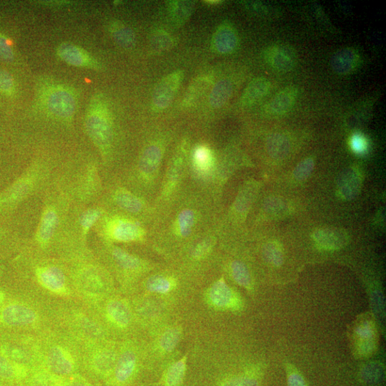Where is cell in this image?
Segmentation results:
<instances>
[{
    "mask_svg": "<svg viewBox=\"0 0 386 386\" xmlns=\"http://www.w3.org/2000/svg\"><path fill=\"white\" fill-rule=\"evenodd\" d=\"M85 128L88 136L103 157L109 155L112 149V121L110 112L101 96H95L90 102Z\"/></svg>",
    "mask_w": 386,
    "mask_h": 386,
    "instance_id": "1",
    "label": "cell"
},
{
    "mask_svg": "<svg viewBox=\"0 0 386 386\" xmlns=\"http://www.w3.org/2000/svg\"><path fill=\"white\" fill-rule=\"evenodd\" d=\"M44 109L51 117L62 123H70L77 105V96L70 86L55 83L45 84L39 92Z\"/></svg>",
    "mask_w": 386,
    "mask_h": 386,
    "instance_id": "2",
    "label": "cell"
},
{
    "mask_svg": "<svg viewBox=\"0 0 386 386\" xmlns=\"http://www.w3.org/2000/svg\"><path fill=\"white\" fill-rule=\"evenodd\" d=\"M45 175V170L40 164L31 166L3 195L0 196V206L14 207L26 200L38 190Z\"/></svg>",
    "mask_w": 386,
    "mask_h": 386,
    "instance_id": "3",
    "label": "cell"
},
{
    "mask_svg": "<svg viewBox=\"0 0 386 386\" xmlns=\"http://www.w3.org/2000/svg\"><path fill=\"white\" fill-rule=\"evenodd\" d=\"M143 233V229L137 222L127 218L108 219L103 227L104 235L115 242H136L142 238Z\"/></svg>",
    "mask_w": 386,
    "mask_h": 386,
    "instance_id": "4",
    "label": "cell"
},
{
    "mask_svg": "<svg viewBox=\"0 0 386 386\" xmlns=\"http://www.w3.org/2000/svg\"><path fill=\"white\" fill-rule=\"evenodd\" d=\"M181 70L175 71L160 80L153 95V106L157 111L168 108L172 103L183 79Z\"/></svg>",
    "mask_w": 386,
    "mask_h": 386,
    "instance_id": "5",
    "label": "cell"
},
{
    "mask_svg": "<svg viewBox=\"0 0 386 386\" xmlns=\"http://www.w3.org/2000/svg\"><path fill=\"white\" fill-rule=\"evenodd\" d=\"M60 223V214L57 207L52 203L45 204L35 236L38 246L42 248L50 246L57 232Z\"/></svg>",
    "mask_w": 386,
    "mask_h": 386,
    "instance_id": "6",
    "label": "cell"
},
{
    "mask_svg": "<svg viewBox=\"0 0 386 386\" xmlns=\"http://www.w3.org/2000/svg\"><path fill=\"white\" fill-rule=\"evenodd\" d=\"M35 273L38 283L48 292L57 296L70 295L66 276L59 267L53 265L38 266Z\"/></svg>",
    "mask_w": 386,
    "mask_h": 386,
    "instance_id": "7",
    "label": "cell"
},
{
    "mask_svg": "<svg viewBox=\"0 0 386 386\" xmlns=\"http://www.w3.org/2000/svg\"><path fill=\"white\" fill-rule=\"evenodd\" d=\"M57 55L70 66L91 70H100L101 64L83 48L71 42H63L57 49Z\"/></svg>",
    "mask_w": 386,
    "mask_h": 386,
    "instance_id": "8",
    "label": "cell"
},
{
    "mask_svg": "<svg viewBox=\"0 0 386 386\" xmlns=\"http://www.w3.org/2000/svg\"><path fill=\"white\" fill-rule=\"evenodd\" d=\"M264 58L270 67L279 72L291 71L297 62L296 51L292 47L283 44L268 47Z\"/></svg>",
    "mask_w": 386,
    "mask_h": 386,
    "instance_id": "9",
    "label": "cell"
},
{
    "mask_svg": "<svg viewBox=\"0 0 386 386\" xmlns=\"http://www.w3.org/2000/svg\"><path fill=\"white\" fill-rule=\"evenodd\" d=\"M206 296L208 303L216 309L233 310L240 307L237 296L222 279L214 283L208 289Z\"/></svg>",
    "mask_w": 386,
    "mask_h": 386,
    "instance_id": "10",
    "label": "cell"
},
{
    "mask_svg": "<svg viewBox=\"0 0 386 386\" xmlns=\"http://www.w3.org/2000/svg\"><path fill=\"white\" fill-rule=\"evenodd\" d=\"M37 320V312L34 309L23 304L8 305L0 313V321L10 326H31L35 324Z\"/></svg>",
    "mask_w": 386,
    "mask_h": 386,
    "instance_id": "11",
    "label": "cell"
},
{
    "mask_svg": "<svg viewBox=\"0 0 386 386\" xmlns=\"http://www.w3.org/2000/svg\"><path fill=\"white\" fill-rule=\"evenodd\" d=\"M313 240L318 246L329 250H339L349 242L346 231L337 228H323L313 233Z\"/></svg>",
    "mask_w": 386,
    "mask_h": 386,
    "instance_id": "12",
    "label": "cell"
},
{
    "mask_svg": "<svg viewBox=\"0 0 386 386\" xmlns=\"http://www.w3.org/2000/svg\"><path fill=\"white\" fill-rule=\"evenodd\" d=\"M360 62V54L355 48L344 47L333 55L331 66L336 74L346 75L355 71L359 66Z\"/></svg>",
    "mask_w": 386,
    "mask_h": 386,
    "instance_id": "13",
    "label": "cell"
},
{
    "mask_svg": "<svg viewBox=\"0 0 386 386\" xmlns=\"http://www.w3.org/2000/svg\"><path fill=\"white\" fill-rule=\"evenodd\" d=\"M76 281L83 291L89 296H96L103 292L105 283L98 269L86 266L77 271Z\"/></svg>",
    "mask_w": 386,
    "mask_h": 386,
    "instance_id": "14",
    "label": "cell"
},
{
    "mask_svg": "<svg viewBox=\"0 0 386 386\" xmlns=\"http://www.w3.org/2000/svg\"><path fill=\"white\" fill-rule=\"evenodd\" d=\"M362 178L360 171L356 168H350L341 175L337 183V193L344 200L356 198L361 190Z\"/></svg>",
    "mask_w": 386,
    "mask_h": 386,
    "instance_id": "15",
    "label": "cell"
},
{
    "mask_svg": "<svg viewBox=\"0 0 386 386\" xmlns=\"http://www.w3.org/2000/svg\"><path fill=\"white\" fill-rule=\"evenodd\" d=\"M212 42L217 53L227 55L237 49L239 40L235 28L229 23H224L216 30Z\"/></svg>",
    "mask_w": 386,
    "mask_h": 386,
    "instance_id": "16",
    "label": "cell"
},
{
    "mask_svg": "<svg viewBox=\"0 0 386 386\" xmlns=\"http://www.w3.org/2000/svg\"><path fill=\"white\" fill-rule=\"evenodd\" d=\"M48 363L53 372L59 375L70 374L75 369V361L68 350L60 346L53 347L48 352Z\"/></svg>",
    "mask_w": 386,
    "mask_h": 386,
    "instance_id": "17",
    "label": "cell"
},
{
    "mask_svg": "<svg viewBox=\"0 0 386 386\" xmlns=\"http://www.w3.org/2000/svg\"><path fill=\"white\" fill-rule=\"evenodd\" d=\"M105 313L110 323L119 329H125L131 323V309L124 300H110L106 305Z\"/></svg>",
    "mask_w": 386,
    "mask_h": 386,
    "instance_id": "18",
    "label": "cell"
},
{
    "mask_svg": "<svg viewBox=\"0 0 386 386\" xmlns=\"http://www.w3.org/2000/svg\"><path fill=\"white\" fill-rule=\"evenodd\" d=\"M298 96V90L294 87L286 88L275 96L267 105L268 114L282 116L294 106Z\"/></svg>",
    "mask_w": 386,
    "mask_h": 386,
    "instance_id": "19",
    "label": "cell"
},
{
    "mask_svg": "<svg viewBox=\"0 0 386 386\" xmlns=\"http://www.w3.org/2000/svg\"><path fill=\"white\" fill-rule=\"evenodd\" d=\"M138 363L136 353L131 350L123 351L118 358L114 369L117 383L124 384L133 376Z\"/></svg>",
    "mask_w": 386,
    "mask_h": 386,
    "instance_id": "20",
    "label": "cell"
},
{
    "mask_svg": "<svg viewBox=\"0 0 386 386\" xmlns=\"http://www.w3.org/2000/svg\"><path fill=\"white\" fill-rule=\"evenodd\" d=\"M270 88L271 83L268 79L265 77L253 79L241 96L240 104L247 107L257 103L267 95Z\"/></svg>",
    "mask_w": 386,
    "mask_h": 386,
    "instance_id": "21",
    "label": "cell"
},
{
    "mask_svg": "<svg viewBox=\"0 0 386 386\" xmlns=\"http://www.w3.org/2000/svg\"><path fill=\"white\" fill-rule=\"evenodd\" d=\"M357 350L361 356L366 357L371 353L376 346V332L373 324L370 322H363L355 330Z\"/></svg>",
    "mask_w": 386,
    "mask_h": 386,
    "instance_id": "22",
    "label": "cell"
},
{
    "mask_svg": "<svg viewBox=\"0 0 386 386\" xmlns=\"http://www.w3.org/2000/svg\"><path fill=\"white\" fill-rule=\"evenodd\" d=\"M99 178L94 166H89L77 184V196L82 201H90L99 189Z\"/></svg>",
    "mask_w": 386,
    "mask_h": 386,
    "instance_id": "23",
    "label": "cell"
},
{
    "mask_svg": "<svg viewBox=\"0 0 386 386\" xmlns=\"http://www.w3.org/2000/svg\"><path fill=\"white\" fill-rule=\"evenodd\" d=\"M266 148L272 158L280 160L285 158L291 152L292 142L287 135L276 133L268 136Z\"/></svg>",
    "mask_w": 386,
    "mask_h": 386,
    "instance_id": "24",
    "label": "cell"
},
{
    "mask_svg": "<svg viewBox=\"0 0 386 386\" xmlns=\"http://www.w3.org/2000/svg\"><path fill=\"white\" fill-rule=\"evenodd\" d=\"M116 352L111 348H101L92 357V365L96 372L107 374L114 371L117 363Z\"/></svg>",
    "mask_w": 386,
    "mask_h": 386,
    "instance_id": "25",
    "label": "cell"
},
{
    "mask_svg": "<svg viewBox=\"0 0 386 386\" xmlns=\"http://www.w3.org/2000/svg\"><path fill=\"white\" fill-rule=\"evenodd\" d=\"M162 159V151L157 146L152 144L142 153L139 161V170L143 175H151L153 174Z\"/></svg>",
    "mask_w": 386,
    "mask_h": 386,
    "instance_id": "26",
    "label": "cell"
},
{
    "mask_svg": "<svg viewBox=\"0 0 386 386\" xmlns=\"http://www.w3.org/2000/svg\"><path fill=\"white\" fill-rule=\"evenodd\" d=\"M233 92V85L231 80L221 79L213 87L209 96V103L214 109L220 108L230 100Z\"/></svg>",
    "mask_w": 386,
    "mask_h": 386,
    "instance_id": "27",
    "label": "cell"
},
{
    "mask_svg": "<svg viewBox=\"0 0 386 386\" xmlns=\"http://www.w3.org/2000/svg\"><path fill=\"white\" fill-rule=\"evenodd\" d=\"M114 201L123 211L136 214L141 212L143 204L133 192L125 188H119L114 192Z\"/></svg>",
    "mask_w": 386,
    "mask_h": 386,
    "instance_id": "28",
    "label": "cell"
},
{
    "mask_svg": "<svg viewBox=\"0 0 386 386\" xmlns=\"http://www.w3.org/2000/svg\"><path fill=\"white\" fill-rule=\"evenodd\" d=\"M384 366L378 362L365 365L359 373L361 382L366 386H381L385 381Z\"/></svg>",
    "mask_w": 386,
    "mask_h": 386,
    "instance_id": "29",
    "label": "cell"
},
{
    "mask_svg": "<svg viewBox=\"0 0 386 386\" xmlns=\"http://www.w3.org/2000/svg\"><path fill=\"white\" fill-rule=\"evenodd\" d=\"M103 215L101 207H92L86 209L78 219V227L82 237L86 239L90 231Z\"/></svg>",
    "mask_w": 386,
    "mask_h": 386,
    "instance_id": "30",
    "label": "cell"
},
{
    "mask_svg": "<svg viewBox=\"0 0 386 386\" xmlns=\"http://www.w3.org/2000/svg\"><path fill=\"white\" fill-rule=\"evenodd\" d=\"M194 3L190 1H171L168 4L170 18L175 24L182 25L190 17Z\"/></svg>",
    "mask_w": 386,
    "mask_h": 386,
    "instance_id": "31",
    "label": "cell"
},
{
    "mask_svg": "<svg viewBox=\"0 0 386 386\" xmlns=\"http://www.w3.org/2000/svg\"><path fill=\"white\" fill-rule=\"evenodd\" d=\"M111 254L117 264L125 270L136 271L142 266V262L138 257L120 248H112Z\"/></svg>",
    "mask_w": 386,
    "mask_h": 386,
    "instance_id": "32",
    "label": "cell"
},
{
    "mask_svg": "<svg viewBox=\"0 0 386 386\" xmlns=\"http://www.w3.org/2000/svg\"><path fill=\"white\" fill-rule=\"evenodd\" d=\"M186 362V357H183L168 368L165 375V386H181L185 376Z\"/></svg>",
    "mask_w": 386,
    "mask_h": 386,
    "instance_id": "33",
    "label": "cell"
},
{
    "mask_svg": "<svg viewBox=\"0 0 386 386\" xmlns=\"http://www.w3.org/2000/svg\"><path fill=\"white\" fill-rule=\"evenodd\" d=\"M110 32L114 40L121 47L130 48L134 45L136 36L130 28L116 23L110 26Z\"/></svg>",
    "mask_w": 386,
    "mask_h": 386,
    "instance_id": "34",
    "label": "cell"
},
{
    "mask_svg": "<svg viewBox=\"0 0 386 386\" xmlns=\"http://www.w3.org/2000/svg\"><path fill=\"white\" fill-rule=\"evenodd\" d=\"M181 335V329L178 327L167 329L159 337V348L166 353L172 352L180 343Z\"/></svg>",
    "mask_w": 386,
    "mask_h": 386,
    "instance_id": "35",
    "label": "cell"
},
{
    "mask_svg": "<svg viewBox=\"0 0 386 386\" xmlns=\"http://www.w3.org/2000/svg\"><path fill=\"white\" fill-rule=\"evenodd\" d=\"M174 287L173 281L165 276L151 278L146 283L148 291L157 294H167L172 291Z\"/></svg>",
    "mask_w": 386,
    "mask_h": 386,
    "instance_id": "36",
    "label": "cell"
},
{
    "mask_svg": "<svg viewBox=\"0 0 386 386\" xmlns=\"http://www.w3.org/2000/svg\"><path fill=\"white\" fill-rule=\"evenodd\" d=\"M263 257L265 260L270 265L279 267L284 261L283 249L276 242H270L263 248Z\"/></svg>",
    "mask_w": 386,
    "mask_h": 386,
    "instance_id": "37",
    "label": "cell"
},
{
    "mask_svg": "<svg viewBox=\"0 0 386 386\" xmlns=\"http://www.w3.org/2000/svg\"><path fill=\"white\" fill-rule=\"evenodd\" d=\"M231 274L234 281L240 286L250 288L251 277L248 268L240 261H233L231 264Z\"/></svg>",
    "mask_w": 386,
    "mask_h": 386,
    "instance_id": "38",
    "label": "cell"
},
{
    "mask_svg": "<svg viewBox=\"0 0 386 386\" xmlns=\"http://www.w3.org/2000/svg\"><path fill=\"white\" fill-rule=\"evenodd\" d=\"M265 211L273 218H281L287 214L288 206L286 201L280 197L269 198L265 203Z\"/></svg>",
    "mask_w": 386,
    "mask_h": 386,
    "instance_id": "39",
    "label": "cell"
},
{
    "mask_svg": "<svg viewBox=\"0 0 386 386\" xmlns=\"http://www.w3.org/2000/svg\"><path fill=\"white\" fill-rule=\"evenodd\" d=\"M211 83V78L209 77H200L196 80L190 88L185 103L188 105L196 101Z\"/></svg>",
    "mask_w": 386,
    "mask_h": 386,
    "instance_id": "40",
    "label": "cell"
},
{
    "mask_svg": "<svg viewBox=\"0 0 386 386\" xmlns=\"http://www.w3.org/2000/svg\"><path fill=\"white\" fill-rule=\"evenodd\" d=\"M314 159L311 157L305 158L298 164L294 170V179L298 181H304L309 178L314 170Z\"/></svg>",
    "mask_w": 386,
    "mask_h": 386,
    "instance_id": "41",
    "label": "cell"
},
{
    "mask_svg": "<svg viewBox=\"0 0 386 386\" xmlns=\"http://www.w3.org/2000/svg\"><path fill=\"white\" fill-rule=\"evenodd\" d=\"M196 221L195 213L191 210L182 211L179 216V225L181 235L188 237L192 231Z\"/></svg>",
    "mask_w": 386,
    "mask_h": 386,
    "instance_id": "42",
    "label": "cell"
},
{
    "mask_svg": "<svg viewBox=\"0 0 386 386\" xmlns=\"http://www.w3.org/2000/svg\"><path fill=\"white\" fill-rule=\"evenodd\" d=\"M219 386H259V382L250 376L240 375L224 379Z\"/></svg>",
    "mask_w": 386,
    "mask_h": 386,
    "instance_id": "43",
    "label": "cell"
},
{
    "mask_svg": "<svg viewBox=\"0 0 386 386\" xmlns=\"http://www.w3.org/2000/svg\"><path fill=\"white\" fill-rule=\"evenodd\" d=\"M194 163L201 170L210 168L212 163L211 151L205 147L198 148L194 153Z\"/></svg>",
    "mask_w": 386,
    "mask_h": 386,
    "instance_id": "44",
    "label": "cell"
},
{
    "mask_svg": "<svg viewBox=\"0 0 386 386\" xmlns=\"http://www.w3.org/2000/svg\"><path fill=\"white\" fill-rule=\"evenodd\" d=\"M17 90L12 76L6 70L0 68V92L7 96H13Z\"/></svg>",
    "mask_w": 386,
    "mask_h": 386,
    "instance_id": "45",
    "label": "cell"
},
{
    "mask_svg": "<svg viewBox=\"0 0 386 386\" xmlns=\"http://www.w3.org/2000/svg\"><path fill=\"white\" fill-rule=\"evenodd\" d=\"M350 147L354 153H365L368 149V141L361 133L353 134L350 139Z\"/></svg>",
    "mask_w": 386,
    "mask_h": 386,
    "instance_id": "46",
    "label": "cell"
},
{
    "mask_svg": "<svg viewBox=\"0 0 386 386\" xmlns=\"http://www.w3.org/2000/svg\"><path fill=\"white\" fill-rule=\"evenodd\" d=\"M14 58V52L10 42L4 34H0V59L10 62Z\"/></svg>",
    "mask_w": 386,
    "mask_h": 386,
    "instance_id": "47",
    "label": "cell"
},
{
    "mask_svg": "<svg viewBox=\"0 0 386 386\" xmlns=\"http://www.w3.org/2000/svg\"><path fill=\"white\" fill-rule=\"evenodd\" d=\"M214 243L211 239H205L195 248L193 251V257L196 259L200 260L203 259L209 253L211 252Z\"/></svg>",
    "mask_w": 386,
    "mask_h": 386,
    "instance_id": "48",
    "label": "cell"
},
{
    "mask_svg": "<svg viewBox=\"0 0 386 386\" xmlns=\"http://www.w3.org/2000/svg\"><path fill=\"white\" fill-rule=\"evenodd\" d=\"M172 41L170 37L164 32H159L157 35L153 36V46L158 50H165L166 48L170 47Z\"/></svg>",
    "mask_w": 386,
    "mask_h": 386,
    "instance_id": "49",
    "label": "cell"
},
{
    "mask_svg": "<svg viewBox=\"0 0 386 386\" xmlns=\"http://www.w3.org/2000/svg\"><path fill=\"white\" fill-rule=\"evenodd\" d=\"M287 385L309 386L302 375L293 368L287 370Z\"/></svg>",
    "mask_w": 386,
    "mask_h": 386,
    "instance_id": "50",
    "label": "cell"
},
{
    "mask_svg": "<svg viewBox=\"0 0 386 386\" xmlns=\"http://www.w3.org/2000/svg\"><path fill=\"white\" fill-rule=\"evenodd\" d=\"M13 365L3 357H0V374L10 376L12 375L14 369Z\"/></svg>",
    "mask_w": 386,
    "mask_h": 386,
    "instance_id": "51",
    "label": "cell"
},
{
    "mask_svg": "<svg viewBox=\"0 0 386 386\" xmlns=\"http://www.w3.org/2000/svg\"><path fill=\"white\" fill-rule=\"evenodd\" d=\"M5 298V294L2 292H0V305L3 303Z\"/></svg>",
    "mask_w": 386,
    "mask_h": 386,
    "instance_id": "52",
    "label": "cell"
}]
</instances>
